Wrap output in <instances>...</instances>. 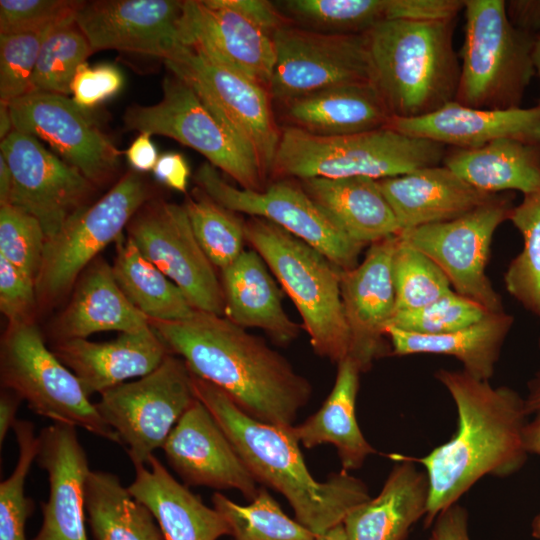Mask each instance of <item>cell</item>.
Listing matches in <instances>:
<instances>
[{
	"label": "cell",
	"mask_w": 540,
	"mask_h": 540,
	"mask_svg": "<svg viewBox=\"0 0 540 540\" xmlns=\"http://www.w3.org/2000/svg\"><path fill=\"white\" fill-rule=\"evenodd\" d=\"M126 229L142 255L180 288L196 310L224 316L220 278L197 242L183 205L148 200Z\"/></svg>",
	"instance_id": "2e32d148"
},
{
	"label": "cell",
	"mask_w": 540,
	"mask_h": 540,
	"mask_svg": "<svg viewBox=\"0 0 540 540\" xmlns=\"http://www.w3.org/2000/svg\"><path fill=\"white\" fill-rule=\"evenodd\" d=\"M46 240L37 218L13 205L0 206V256L34 282Z\"/></svg>",
	"instance_id": "bcb514c9"
},
{
	"label": "cell",
	"mask_w": 540,
	"mask_h": 540,
	"mask_svg": "<svg viewBox=\"0 0 540 540\" xmlns=\"http://www.w3.org/2000/svg\"><path fill=\"white\" fill-rule=\"evenodd\" d=\"M193 386L255 480L281 493L296 520L317 537L371 498L366 484L343 470L317 481L306 467L292 426L253 418L222 389L194 374Z\"/></svg>",
	"instance_id": "3957f363"
},
{
	"label": "cell",
	"mask_w": 540,
	"mask_h": 540,
	"mask_svg": "<svg viewBox=\"0 0 540 540\" xmlns=\"http://www.w3.org/2000/svg\"><path fill=\"white\" fill-rule=\"evenodd\" d=\"M400 232L458 218L493 199L444 165L378 180Z\"/></svg>",
	"instance_id": "484cf974"
},
{
	"label": "cell",
	"mask_w": 540,
	"mask_h": 540,
	"mask_svg": "<svg viewBox=\"0 0 540 540\" xmlns=\"http://www.w3.org/2000/svg\"><path fill=\"white\" fill-rule=\"evenodd\" d=\"M112 265L115 280L127 299L149 319L183 321L197 310L180 288L146 259L123 235L116 241Z\"/></svg>",
	"instance_id": "74e56055"
},
{
	"label": "cell",
	"mask_w": 540,
	"mask_h": 540,
	"mask_svg": "<svg viewBox=\"0 0 540 540\" xmlns=\"http://www.w3.org/2000/svg\"><path fill=\"white\" fill-rule=\"evenodd\" d=\"M447 147L382 127L343 136H318L286 126L270 174L274 178L375 180L439 165Z\"/></svg>",
	"instance_id": "5b68a950"
},
{
	"label": "cell",
	"mask_w": 540,
	"mask_h": 540,
	"mask_svg": "<svg viewBox=\"0 0 540 540\" xmlns=\"http://www.w3.org/2000/svg\"><path fill=\"white\" fill-rule=\"evenodd\" d=\"M52 351L78 378L88 397L151 373L171 354L150 325L107 342L59 340Z\"/></svg>",
	"instance_id": "cb8c5ba5"
},
{
	"label": "cell",
	"mask_w": 540,
	"mask_h": 540,
	"mask_svg": "<svg viewBox=\"0 0 540 540\" xmlns=\"http://www.w3.org/2000/svg\"><path fill=\"white\" fill-rule=\"evenodd\" d=\"M149 326L118 286L112 266L97 257L83 272L65 309L58 317L54 336L59 340L86 337L103 331L135 332Z\"/></svg>",
	"instance_id": "f546056e"
},
{
	"label": "cell",
	"mask_w": 540,
	"mask_h": 540,
	"mask_svg": "<svg viewBox=\"0 0 540 540\" xmlns=\"http://www.w3.org/2000/svg\"><path fill=\"white\" fill-rule=\"evenodd\" d=\"M76 427L54 423L38 435L37 463L48 473L49 498L43 521L32 540H87L85 489L90 473Z\"/></svg>",
	"instance_id": "603a6c76"
},
{
	"label": "cell",
	"mask_w": 540,
	"mask_h": 540,
	"mask_svg": "<svg viewBox=\"0 0 540 540\" xmlns=\"http://www.w3.org/2000/svg\"><path fill=\"white\" fill-rule=\"evenodd\" d=\"M14 130L13 121L6 103H0V140L5 139Z\"/></svg>",
	"instance_id": "6125c7cd"
},
{
	"label": "cell",
	"mask_w": 540,
	"mask_h": 540,
	"mask_svg": "<svg viewBox=\"0 0 540 540\" xmlns=\"http://www.w3.org/2000/svg\"><path fill=\"white\" fill-rule=\"evenodd\" d=\"M152 171L159 182L176 191L186 192L190 168L182 154L168 152L160 155Z\"/></svg>",
	"instance_id": "db71d44e"
},
{
	"label": "cell",
	"mask_w": 540,
	"mask_h": 540,
	"mask_svg": "<svg viewBox=\"0 0 540 540\" xmlns=\"http://www.w3.org/2000/svg\"><path fill=\"white\" fill-rule=\"evenodd\" d=\"M536 413V417L525 424L523 444L527 453L540 455V410Z\"/></svg>",
	"instance_id": "680465c9"
},
{
	"label": "cell",
	"mask_w": 540,
	"mask_h": 540,
	"mask_svg": "<svg viewBox=\"0 0 540 540\" xmlns=\"http://www.w3.org/2000/svg\"><path fill=\"white\" fill-rule=\"evenodd\" d=\"M337 365L334 386L320 409L302 423L293 425L292 432L305 448L333 444L343 471L348 472L360 468L366 458L377 451L363 436L356 419V398L362 372L350 357Z\"/></svg>",
	"instance_id": "836d02e7"
},
{
	"label": "cell",
	"mask_w": 540,
	"mask_h": 540,
	"mask_svg": "<svg viewBox=\"0 0 540 540\" xmlns=\"http://www.w3.org/2000/svg\"><path fill=\"white\" fill-rule=\"evenodd\" d=\"M512 23L537 38L540 37V1H512L506 4Z\"/></svg>",
	"instance_id": "9f6ffc18"
},
{
	"label": "cell",
	"mask_w": 540,
	"mask_h": 540,
	"mask_svg": "<svg viewBox=\"0 0 540 540\" xmlns=\"http://www.w3.org/2000/svg\"><path fill=\"white\" fill-rule=\"evenodd\" d=\"M533 60H534L535 72L538 75L539 80H540V37L537 39L536 44H535ZM537 106L540 108V98H539V102Z\"/></svg>",
	"instance_id": "e7e4bbea"
},
{
	"label": "cell",
	"mask_w": 540,
	"mask_h": 540,
	"mask_svg": "<svg viewBox=\"0 0 540 540\" xmlns=\"http://www.w3.org/2000/svg\"><path fill=\"white\" fill-rule=\"evenodd\" d=\"M129 164L137 172H148L155 167L159 155L151 134L140 132L125 152Z\"/></svg>",
	"instance_id": "11a10c76"
},
{
	"label": "cell",
	"mask_w": 540,
	"mask_h": 540,
	"mask_svg": "<svg viewBox=\"0 0 540 540\" xmlns=\"http://www.w3.org/2000/svg\"><path fill=\"white\" fill-rule=\"evenodd\" d=\"M514 205L508 192L449 221L401 231L398 236L434 261L455 292L489 312L504 311L487 274L496 229L509 220Z\"/></svg>",
	"instance_id": "7c38bea8"
},
{
	"label": "cell",
	"mask_w": 540,
	"mask_h": 540,
	"mask_svg": "<svg viewBox=\"0 0 540 540\" xmlns=\"http://www.w3.org/2000/svg\"><path fill=\"white\" fill-rule=\"evenodd\" d=\"M212 503L226 521L232 540H317L314 533L286 515L264 488L245 506L221 493H214Z\"/></svg>",
	"instance_id": "f35d334b"
},
{
	"label": "cell",
	"mask_w": 540,
	"mask_h": 540,
	"mask_svg": "<svg viewBox=\"0 0 540 540\" xmlns=\"http://www.w3.org/2000/svg\"><path fill=\"white\" fill-rule=\"evenodd\" d=\"M443 165L474 188L491 194L540 188V142L500 138L477 148H452Z\"/></svg>",
	"instance_id": "d6a6232c"
},
{
	"label": "cell",
	"mask_w": 540,
	"mask_h": 540,
	"mask_svg": "<svg viewBox=\"0 0 540 540\" xmlns=\"http://www.w3.org/2000/svg\"><path fill=\"white\" fill-rule=\"evenodd\" d=\"M92 53L88 39L75 22L56 28L40 50L28 93L44 92L68 96L78 67L85 63Z\"/></svg>",
	"instance_id": "b9f144b4"
},
{
	"label": "cell",
	"mask_w": 540,
	"mask_h": 540,
	"mask_svg": "<svg viewBox=\"0 0 540 540\" xmlns=\"http://www.w3.org/2000/svg\"><path fill=\"white\" fill-rule=\"evenodd\" d=\"M85 506L95 540H166L150 510L112 473L90 471Z\"/></svg>",
	"instance_id": "8d00e7d4"
},
{
	"label": "cell",
	"mask_w": 540,
	"mask_h": 540,
	"mask_svg": "<svg viewBox=\"0 0 540 540\" xmlns=\"http://www.w3.org/2000/svg\"><path fill=\"white\" fill-rule=\"evenodd\" d=\"M398 235L369 245L361 263L342 270L340 290L350 336L349 355L361 372L391 355L386 328L396 311L392 259Z\"/></svg>",
	"instance_id": "ffe728a7"
},
{
	"label": "cell",
	"mask_w": 540,
	"mask_h": 540,
	"mask_svg": "<svg viewBox=\"0 0 540 540\" xmlns=\"http://www.w3.org/2000/svg\"><path fill=\"white\" fill-rule=\"evenodd\" d=\"M100 395L95 407L118 434L135 468L147 464L197 400L192 372L172 354L151 373Z\"/></svg>",
	"instance_id": "8fae6325"
},
{
	"label": "cell",
	"mask_w": 540,
	"mask_h": 540,
	"mask_svg": "<svg viewBox=\"0 0 540 540\" xmlns=\"http://www.w3.org/2000/svg\"><path fill=\"white\" fill-rule=\"evenodd\" d=\"M162 87L158 103L126 110L125 129L172 138L201 153L241 188L263 190L265 176L252 148L183 80L171 74Z\"/></svg>",
	"instance_id": "ba28073f"
},
{
	"label": "cell",
	"mask_w": 540,
	"mask_h": 540,
	"mask_svg": "<svg viewBox=\"0 0 540 540\" xmlns=\"http://www.w3.org/2000/svg\"><path fill=\"white\" fill-rule=\"evenodd\" d=\"M85 1L1 0L0 34L40 31L73 23Z\"/></svg>",
	"instance_id": "c3c4849f"
},
{
	"label": "cell",
	"mask_w": 540,
	"mask_h": 540,
	"mask_svg": "<svg viewBox=\"0 0 540 540\" xmlns=\"http://www.w3.org/2000/svg\"><path fill=\"white\" fill-rule=\"evenodd\" d=\"M308 196L350 239L364 246L400 233L378 180L368 177L299 180Z\"/></svg>",
	"instance_id": "4dcf8cb0"
},
{
	"label": "cell",
	"mask_w": 540,
	"mask_h": 540,
	"mask_svg": "<svg viewBox=\"0 0 540 540\" xmlns=\"http://www.w3.org/2000/svg\"><path fill=\"white\" fill-rule=\"evenodd\" d=\"M539 348H540V338H539Z\"/></svg>",
	"instance_id": "003e7915"
},
{
	"label": "cell",
	"mask_w": 540,
	"mask_h": 540,
	"mask_svg": "<svg viewBox=\"0 0 540 540\" xmlns=\"http://www.w3.org/2000/svg\"><path fill=\"white\" fill-rule=\"evenodd\" d=\"M149 325L194 375L259 421L293 426L311 398V383L284 356L224 316L197 310L187 320Z\"/></svg>",
	"instance_id": "6da1fadb"
},
{
	"label": "cell",
	"mask_w": 540,
	"mask_h": 540,
	"mask_svg": "<svg viewBox=\"0 0 540 540\" xmlns=\"http://www.w3.org/2000/svg\"><path fill=\"white\" fill-rule=\"evenodd\" d=\"M149 199V188L138 172L125 174L105 195L74 212L46 240L35 280L37 302L50 306L61 299L78 277L122 231Z\"/></svg>",
	"instance_id": "30bf717a"
},
{
	"label": "cell",
	"mask_w": 540,
	"mask_h": 540,
	"mask_svg": "<svg viewBox=\"0 0 540 540\" xmlns=\"http://www.w3.org/2000/svg\"><path fill=\"white\" fill-rule=\"evenodd\" d=\"M22 399L15 392L6 389L0 397V445L6 437L10 428H13L16 419V412Z\"/></svg>",
	"instance_id": "6f0895ef"
},
{
	"label": "cell",
	"mask_w": 540,
	"mask_h": 540,
	"mask_svg": "<svg viewBox=\"0 0 540 540\" xmlns=\"http://www.w3.org/2000/svg\"><path fill=\"white\" fill-rule=\"evenodd\" d=\"M514 318L505 311L489 312L481 320L462 329L440 335H422L393 326L386 328L391 355L419 353L453 356L469 375L488 381Z\"/></svg>",
	"instance_id": "d590c367"
},
{
	"label": "cell",
	"mask_w": 540,
	"mask_h": 540,
	"mask_svg": "<svg viewBox=\"0 0 540 540\" xmlns=\"http://www.w3.org/2000/svg\"><path fill=\"white\" fill-rule=\"evenodd\" d=\"M435 377L456 405L458 424L450 440L424 457L406 455L426 470L429 499L425 528L482 477L511 475L522 467L528 454L523 444L527 413L517 392L505 386L494 388L464 370L440 369Z\"/></svg>",
	"instance_id": "7a4b0ae2"
},
{
	"label": "cell",
	"mask_w": 540,
	"mask_h": 540,
	"mask_svg": "<svg viewBox=\"0 0 540 540\" xmlns=\"http://www.w3.org/2000/svg\"><path fill=\"white\" fill-rule=\"evenodd\" d=\"M245 239L294 303L314 351L336 363L348 357L342 270L308 243L262 218L245 221Z\"/></svg>",
	"instance_id": "8992f818"
},
{
	"label": "cell",
	"mask_w": 540,
	"mask_h": 540,
	"mask_svg": "<svg viewBox=\"0 0 540 540\" xmlns=\"http://www.w3.org/2000/svg\"><path fill=\"white\" fill-rule=\"evenodd\" d=\"M276 5L299 27L331 34H364L389 20H430L442 15L439 0H286Z\"/></svg>",
	"instance_id": "e575fe53"
},
{
	"label": "cell",
	"mask_w": 540,
	"mask_h": 540,
	"mask_svg": "<svg viewBox=\"0 0 540 540\" xmlns=\"http://www.w3.org/2000/svg\"><path fill=\"white\" fill-rule=\"evenodd\" d=\"M194 180L197 187L223 207L276 224L320 251L341 270L359 264L365 246L345 235L299 182L281 179L259 191L237 188L225 181L209 162L198 168Z\"/></svg>",
	"instance_id": "4fadbf2b"
},
{
	"label": "cell",
	"mask_w": 540,
	"mask_h": 540,
	"mask_svg": "<svg viewBox=\"0 0 540 540\" xmlns=\"http://www.w3.org/2000/svg\"><path fill=\"white\" fill-rule=\"evenodd\" d=\"M465 28L455 101L482 109L520 107L536 74L537 37L516 27L503 0H464Z\"/></svg>",
	"instance_id": "52a82bcc"
},
{
	"label": "cell",
	"mask_w": 540,
	"mask_h": 540,
	"mask_svg": "<svg viewBox=\"0 0 540 540\" xmlns=\"http://www.w3.org/2000/svg\"><path fill=\"white\" fill-rule=\"evenodd\" d=\"M532 536L540 540V513L534 518L532 523Z\"/></svg>",
	"instance_id": "03108f58"
},
{
	"label": "cell",
	"mask_w": 540,
	"mask_h": 540,
	"mask_svg": "<svg viewBox=\"0 0 540 540\" xmlns=\"http://www.w3.org/2000/svg\"><path fill=\"white\" fill-rule=\"evenodd\" d=\"M60 26L35 32L0 34V103L9 104L29 92L40 50L47 37Z\"/></svg>",
	"instance_id": "7dc6e473"
},
{
	"label": "cell",
	"mask_w": 540,
	"mask_h": 540,
	"mask_svg": "<svg viewBox=\"0 0 540 540\" xmlns=\"http://www.w3.org/2000/svg\"><path fill=\"white\" fill-rule=\"evenodd\" d=\"M454 25L455 18L389 20L365 33L372 82L391 117L415 118L455 101Z\"/></svg>",
	"instance_id": "277c9868"
},
{
	"label": "cell",
	"mask_w": 540,
	"mask_h": 540,
	"mask_svg": "<svg viewBox=\"0 0 540 540\" xmlns=\"http://www.w3.org/2000/svg\"><path fill=\"white\" fill-rule=\"evenodd\" d=\"M273 39L276 59L268 91L282 105L330 87L372 82L365 33H323L288 23Z\"/></svg>",
	"instance_id": "5bb4252c"
},
{
	"label": "cell",
	"mask_w": 540,
	"mask_h": 540,
	"mask_svg": "<svg viewBox=\"0 0 540 540\" xmlns=\"http://www.w3.org/2000/svg\"><path fill=\"white\" fill-rule=\"evenodd\" d=\"M123 86L121 71L111 64H81L71 82L72 100L82 109L96 107L116 95Z\"/></svg>",
	"instance_id": "f907efd6"
},
{
	"label": "cell",
	"mask_w": 540,
	"mask_h": 540,
	"mask_svg": "<svg viewBox=\"0 0 540 540\" xmlns=\"http://www.w3.org/2000/svg\"><path fill=\"white\" fill-rule=\"evenodd\" d=\"M135 470L127 488L150 510L166 540H217L230 535L221 514L174 479L154 455Z\"/></svg>",
	"instance_id": "83f0119b"
},
{
	"label": "cell",
	"mask_w": 540,
	"mask_h": 540,
	"mask_svg": "<svg viewBox=\"0 0 540 540\" xmlns=\"http://www.w3.org/2000/svg\"><path fill=\"white\" fill-rule=\"evenodd\" d=\"M509 220L523 237L521 252L504 274L508 293L540 318V188L525 194Z\"/></svg>",
	"instance_id": "60d3db41"
},
{
	"label": "cell",
	"mask_w": 540,
	"mask_h": 540,
	"mask_svg": "<svg viewBox=\"0 0 540 540\" xmlns=\"http://www.w3.org/2000/svg\"><path fill=\"white\" fill-rule=\"evenodd\" d=\"M223 3L244 15L255 25L274 36L275 32L290 23L276 4L266 0H222Z\"/></svg>",
	"instance_id": "816d5d0a"
},
{
	"label": "cell",
	"mask_w": 540,
	"mask_h": 540,
	"mask_svg": "<svg viewBox=\"0 0 540 540\" xmlns=\"http://www.w3.org/2000/svg\"><path fill=\"white\" fill-rule=\"evenodd\" d=\"M317 540H348L343 523L334 526L326 531Z\"/></svg>",
	"instance_id": "be15d7a7"
},
{
	"label": "cell",
	"mask_w": 540,
	"mask_h": 540,
	"mask_svg": "<svg viewBox=\"0 0 540 540\" xmlns=\"http://www.w3.org/2000/svg\"><path fill=\"white\" fill-rule=\"evenodd\" d=\"M291 126L318 136H343L387 126L391 114L372 82L330 87L283 105Z\"/></svg>",
	"instance_id": "1f68e13d"
},
{
	"label": "cell",
	"mask_w": 540,
	"mask_h": 540,
	"mask_svg": "<svg viewBox=\"0 0 540 540\" xmlns=\"http://www.w3.org/2000/svg\"><path fill=\"white\" fill-rule=\"evenodd\" d=\"M37 303L35 282L0 256V310L9 324L32 321Z\"/></svg>",
	"instance_id": "681fc988"
},
{
	"label": "cell",
	"mask_w": 540,
	"mask_h": 540,
	"mask_svg": "<svg viewBox=\"0 0 540 540\" xmlns=\"http://www.w3.org/2000/svg\"><path fill=\"white\" fill-rule=\"evenodd\" d=\"M429 540H470L465 508L455 503L439 513L431 526Z\"/></svg>",
	"instance_id": "f5cc1de1"
},
{
	"label": "cell",
	"mask_w": 540,
	"mask_h": 540,
	"mask_svg": "<svg viewBox=\"0 0 540 540\" xmlns=\"http://www.w3.org/2000/svg\"><path fill=\"white\" fill-rule=\"evenodd\" d=\"M8 105L14 129L46 142L93 185L115 174L121 152L68 96L31 92Z\"/></svg>",
	"instance_id": "ac0fdd59"
},
{
	"label": "cell",
	"mask_w": 540,
	"mask_h": 540,
	"mask_svg": "<svg viewBox=\"0 0 540 540\" xmlns=\"http://www.w3.org/2000/svg\"><path fill=\"white\" fill-rule=\"evenodd\" d=\"M182 37L190 46L268 89L276 53L273 36L222 0H186Z\"/></svg>",
	"instance_id": "44dd1931"
},
{
	"label": "cell",
	"mask_w": 540,
	"mask_h": 540,
	"mask_svg": "<svg viewBox=\"0 0 540 540\" xmlns=\"http://www.w3.org/2000/svg\"><path fill=\"white\" fill-rule=\"evenodd\" d=\"M387 127L460 149L507 137L540 142V108L482 109L452 101L423 116L391 117Z\"/></svg>",
	"instance_id": "d4e9b609"
},
{
	"label": "cell",
	"mask_w": 540,
	"mask_h": 540,
	"mask_svg": "<svg viewBox=\"0 0 540 540\" xmlns=\"http://www.w3.org/2000/svg\"><path fill=\"white\" fill-rule=\"evenodd\" d=\"M397 461L380 493L353 508L343 526L348 540H405L411 527L427 513L426 473L406 455Z\"/></svg>",
	"instance_id": "4316f807"
},
{
	"label": "cell",
	"mask_w": 540,
	"mask_h": 540,
	"mask_svg": "<svg viewBox=\"0 0 540 540\" xmlns=\"http://www.w3.org/2000/svg\"><path fill=\"white\" fill-rule=\"evenodd\" d=\"M164 63L252 148L269 175L281 130L268 89L190 46Z\"/></svg>",
	"instance_id": "9a60e30c"
},
{
	"label": "cell",
	"mask_w": 540,
	"mask_h": 540,
	"mask_svg": "<svg viewBox=\"0 0 540 540\" xmlns=\"http://www.w3.org/2000/svg\"><path fill=\"white\" fill-rule=\"evenodd\" d=\"M1 383L39 416L121 444L78 378L46 346L33 321L9 324L1 342Z\"/></svg>",
	"instance_id": "9c48e42d"
},
{
	"label": "cell",
	"mask_w": 540,
	"mask_h": 540,
	"mask_svg": "<svg viewBox=\"0 0 540 540\" xmlns=\"http://www.w3.org/2000/svg\"><path fill=\"white\" fill-rule=\"evenodd\" d=\"M13 190V174L3 156L0 153V206L9 205Z\"/></svg>",
	"instance_id": "91938a15"
},
{
	"label": "cell",
	"mask_w": 540,
	"mask_h": 540,
	"mask_svg": "<svg viewBox=\"0 0 540 540\" xmlns=\"http://www.w3.org/2000/svg\"><path fill=\"white\" fill-rule=\"evenodd\" d=\"M224 317L244 329L258 328L277 344L287 345L300 333L282 306L281 293L262 257L254 249L244 250L221 270Z\"/></svg>",
	"instance_id": "f1b7e54d"
},
{
	"label": "cell",
	"mask_w": 540,
	"mask_h": 540,
	"mask_svg": "<svg viewBox=\"0 0 540 540\" xmlns=\"http://www.w3.org/2000/svg\"><path fill=\"white\" fill-rule=\"evenodd\" d=\"M528 387L529 393L527 398L524 399L527 415L540 410V372L530 381Z\"/></svg>",
	"instance_id": "94428289"
},
{
	"label": "cell",
	"mask_w": 540,
	"mask_h": 540,
	"mask_svg": "<svg viewBox=\"0 0 540 540\" xmlns=\"http://www.w3.org/2000/svg\"><path fill=\"white\" fill-rule=\"evenodd\" d=\"M183 11L184 1L176 0L85 1L75 23L93 52L114 49L166 61L186 47Z\"/></svg>",
	"instance_id": "d6986e66"
},
{
	"label": "cell",
	"mask_w": 540,
	"mask_h": 540,
	"mask_svg": "<svg viewBox=\"0 0 540 540\" xmlns=\"http://www.w3.org/2000/svg\"><path fill=\"white\" fill-rule=\"evenodd\" d=\"M193 234L205 255L220 271L244 251L245 221L195 187L182 204Z\"/></svg>",
	"instance_id": "ab89813d"
},
{
	"label": "cell",
	"mask_w": 540,
	"mask_h": 540,
	"mask_svg": "<svg viewBox=\"0 0 540 540\" xmlns=\"http://www.w3.org/2000/svg\"><path fill=\"white\" fill-rule=\"evenodd\" d=\"M489 311L453 290L415 310L395 312L388 326L403 331L440 335L467 327Z\"/></svg>",
	"instance_id": "f6af8a7d"
},
{
	"label": "cell",
	"mask_w": 540,
	"mask_h": 540,
	"mask_svg": "<svg viewBox=\"0 0 540 540\" xmlns=\"http://www.w3.org/2000/svg\"><path fill=\"white\" fill-rule=\"evenodd\" d=\"M18 443V460L12 474L0 484V540H26L25 525L33 511L24 485L37 458L39 439L30 421L17 420L13 426Z\"/></svg>",
	"instance_id": "ee69618b"
},
{
	"label": "cell",
	"mask_w": 540,
	"mask_h": 540,
	"mask_svg": "<svg viewBox=\"0 0 540 540\" xmlns=\"http://www.w3.org/2000/svg\"><path fill=\"white\" fill-rule=\"evenodd\" d=\"M392 277L395 312L421 308L452 291L440 267L399 236L392 259Z\"/></svg>",
	"instance_id": "7bdbcfd3"
},
{
	"label": "cell",
	"mask_w": 540,
	"mask_h": 540,
	"mask_svg": "<svg viewBox=\"0 0 540 540\" xmlns=\"http://www.w3.org/2000/svg\"><path fill=\"white\" fill-rule=\"evenodd\" d=\"M13 174L9 205L39 220L46 238L85 206L94 185L75 167L46 149L36 137L14 129L0 142Z\"/></svg>",
	"instance_id": "e0dca14e"
},
{
	"label": "cell",
	"mask_w": 540,
	"mask_h": 540,
	"mask_svg": "<svg viewBox=\"0 0 540 540\" xmlns=\"http://www.w3.org/2000/svg\"><path fill=\"white\" fill-rule=\"evenodd\" d=\"M162 448L186 485L235 489L249 501L259 490L232 443L198 398L172 429Z\"/></svg>",
	"instance_id": "7402d4cb"
}]
</instances>
